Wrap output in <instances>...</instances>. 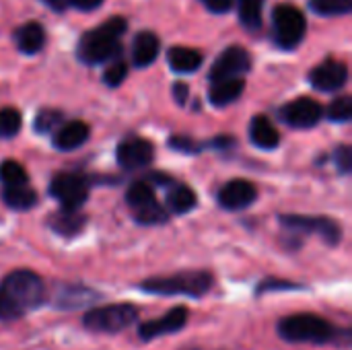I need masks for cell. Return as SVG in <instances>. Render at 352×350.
<instances>
[{
	"label": "cell",
	"mask_w": 352,
	"mask_h": 350,
	"mask_svg": "<svg viewBox=\"0 0 352 350\" xmlns=\"http://www.w3.org/2000/svg\"><path fill=\"white\" fill-rule=\"evenodd\" d=\"M85 225H87V215H82L80 210L62 208L50 215L47 219V227L62 237H76L85 229Z\"/></svg>",
	"instance_id": "ac0fdd59"
},
{
	"label": "cell",
	"mask_w": 352,
	"mask_h": 350,
	"mask_svg": "<svg viewBox=\"0 0 352 350\" xmlns=\"http://www.w3.org/2000/svg\"><path fill=\"white\" fill-rule=\"evenodd\" d=\"M0 182L4 186H21V184L29 182V173L19 161L6 159L0 163Z\"/></svg>",
	"instance_id": "83f0119b"
},
{
	"label": "cell",
	"mask_w": 352,
	"mask_h": 350,
	"mask_svg": "<svg viewBox=\"0 0 352 350\" xmlns=\"http://www.w3.org/2000/svg\"><path fill=\"white\" fill-rule=\"evenodd\" d=\"M47 303L43 278L33 270H12L0 281V322H16Z\"/></svg>",
	"instance_id": "6da1fadb"
},
{
	"label": "cell",
	"mask_w": 352,
	"mask_h": 350,
	"mask_svg": "<svg viewBox=\"0 0 352 350\" xmlns=\"http://www.w3.org/2000/svg\"><path fill=\"white\" fill-rule=\"evenodd\" d=\"M328 120L336 122V124H346L352 118V99L349 95L344 97H336L330 105H328Z\"/></svg>",
	"instance_id": "1f68e13d"
},
{
	"label": "cell",
	"mask_w": 352,
	"mask_h": 350,
	"mask_svg": "<svg viewBox=\"0 0 352 350\" xmlns=\"http://www.w3.org/2000/svg\"><path fill=\"white\" fill-rule=\"evenodd\" d=\"M309 6L322 17H344L352 12V0H309Z\"/></svg>",
	"instance_id": "4316f807"
},
{
	"label": "cell",
	"mask_w": 352,
	"mask_h": 350,
	"mask_svg": "<svg viewBox=\"0 0 352 350\" xmlns=\"http://www.w3.org/2000/svg\"><path fill=\"white\" fill-rule=\"evenodd\" d=\"M140 311L132 303H111L103 307H93L82 316V326L95 334H118L134 326Z\"/></svg>",
	"instance_id": "5b68a950"
},
{
	"label": "cell",
	"mask_w": 352,
	"mask_h": 350,
	"mask_svg": "<svg viewBox=\"0 0 352 350\" xmlns=\"http://www.w3.org/2000/svg\"><path fill=\"white\" fill-rule=\"evenodd\" d=\"M200 2L214 14H225L233 8V0H200Z\"/></svg>",
	"instance_id": "74e56055"
},
{
	"label": "cell",
	"mask_w": 352,
	"mask_h": 350,
	"mask_svg": "<svg viewBox=\"0 0 352 350\" xmlns=\"http://www.w3.org/2000/svg\"><path fill=\"white\" fill-rule=\"evenodd\" d=\"M45 6H50L56 12H64L68 8L76 10H95L103 4V0H41Z\"/></svg>",
	"instance_id": "d6a6232c"
},
{
	"label": "cell",
	"mask_w": 352,
	"mask_h": 350,
	"mask_svg": "<svg viewBox=\"0 0 352 350\" xmlns=\"http://www.w3.org/2000/svg\"><path fill=\"white\" fill-rule=\"evenodd\" d=\"M202 54L194 47H184V45H175L167 52V62L171 66V70L179 72V74H188V72H196L202 66Z\"/></svg>",
	"instance_id": "7402d4cb"
},
{
	"label": "cell",
	"mask_w": 352,
	"mask_h": 350,
	"mask_svg": "<svg viewBox=\"0 0 352 350\" xmlns=\"http://www.w3.org/2000/svg\"><path fill=\"white\" fill-rule=\"evenodd\" d=\"M171 93H173V99H175L177 105H186L188 103V95H190V87L186 83H173Z\"/></svg>",
	"instance_id": "f35d334b"
},
{
	"label": "cell",
	"mask_w": 352,
	"mask_h": 350,
	"mask_svg": "<svg viewBox=\"0 0 352 350\" xmlns=\"http://www.w3.org/2000/svg\"><path fill=\"white\" fill-rule=\"evenodd\" d=\"M250 68H252L250 52L245 47H241V45H229L212 62L208 78L210 80H217V78H237V76H243L245 72H250Z\"/></svg>",
	"instance_id": "8fae6325"
},
{
	"label": "cell",
	"mask_w": 352,
	"mask_h": 350,
	"mask_svg": "<svg viewBox=\"0 0 352 350\" xmlns=\"http://www.w3.org/2000/svg\"><path fill=\"white\" fill-rule=\"evenodd\" d=\"M91 177L78 171H62L50 184V196L56 198L62 208L80 210V206L89 198Z\"/></svg>",
	"instance_id": "ba28073f"
},
{
	"label": "cell",
	"mask_w": 352,
	"mask_h": 350,
	"mask_svg": "<svg viewBox=\"0 0 352 350\" xmlns=\"http://www.w3.org/2000/svg\"><path fill=\"white\" fill-rule=\"evenodd\" d=\"M278 116L291 128L307 130V128H314L320 124V120L324 118V107L311 97H299V99L287 103L285 107H280Z\"/></svg>",
	"instance_id": "30bf717a"
},
{
	"label": "cell",
	"mask_w": 352,
	"mask_h": 350,
	"mask_svg": "<svg viewBox=\"0 0 352 350\" xmlns=\"http://www.w3.org/2000/svg\"><path fill=\"white\" fill-rule=\"evenodd\" d=\"M101 295L95 289L76 285V283H66V285H58L52 293V297L47 295V301H52V305L56 309H78V307H89L91 303L99 301Z\"/></svg>",
	"instance_id": "4fadbf2b"
},
{
	"label": "cell",
	"mask_w": 352,
	"mask_h": 350,
	"mask_svg": "<svg viewBox=\"0 0 352 350\" xmlns=\"http://www.w3.org/2000/svg\"><path fill=\"white\" fill-rule=\"evenodd\" d=\"M210 89H208V101L214 107H225L231 105L233 101H237L243 95L245 89V80L241 76L237 78H217L210 80Z\"/></svg>",
	"instance_id": "e0dca14e"
},
{
	"label": "cell",
	"mask_w": 352,
	"mask_h": 350,
	"mask_svg": "<svg viewBox=\"0 0 352 350\" xmlns=\"http://www.w3.org/2000/svg\"><path fill=\"white\" fill-rule=\"evenodd\" d=\"M126 29H128V21L124 17H111L99 27L87 31L78 39V45H76L78 60L82 64L95 66V64H103L113 58H120L124 52L122 37Z\"/></svg>",
	"instance_id": "7a4b0ae2"
},
{
	"label": "cell",
	"mask_w": 352,
	"mask_h": 350,
	"mask_svg": "<svg viewBox=\"0 0 352 350\" xmlns=\"http://www.w3.org/2000/svg\"><path fill=\"white\" fill-rule=\"evenodd\" d=\"M303 287L285 278H264L258 287H256V295H264V293H276V291H301Z\"/></svg>",
	"instance_id": "e575fe53"
},
{
	"label": "cell",
	"mask_w": 352,
	"mask_h": 350,
	"mask_svg": "<svg viewBox=\"0 0 352 350\" xmlns=\"http://www.w3.org/2000/svg\"><path fill=\"white\" fill-rule=\"evenodd\" d=\"M21 130V113L14 107L0 109V138H12Z\"/></svg>",
	"instance_id": "f546056e"
},
{
	"label": "cell",
	"mask_w": 352,
	"mask_h": 350,
	"mask_svg": "<svg viewBox=\"0 0 352 350\" xmlns=\"http://www.w3.org/2000/svg\"><path fill=\"white\" fill-rule=\"evenodd\" d=\"M2 200L12 210H29V208H33L37 204V194L27 184H21V186H4Z\"/></svg>",
	"instance_id": "cb8c5ba5"
},
{
	"label": "cell",
	"mask_w": 352,
	"mask_h": 350,
	"mask_svg": "<svg viewBox=\"0 0 352 350\" xmlns=\"http://www.w3.org/2000/svg\"><path fill=\"white\" fill-rule=\"evenodd\" d=\"M12 37H14V43L21 54L33 56V54L41 52L45 45V29L35 21H29V23L16 27Z\"/></svg>",
	"instance_id": "d6986e66"
},
{
	"label": "cell",
	"mask_w": 352,
	"mask_h": 350,
	"mask_svg": "<svg viewBox=\"0 0 352 350\" xmlns=\"http://www.w3.org/2000/svg\"><path fill=\"white\" fill-rule=\"evenodd\" d=\"M169 146L177 153H190V155H196V153H202L204 151V142H196L188 136H173L169 138Z\"/></svg>",
	"instance_id": "d590c367"
},
{
	"label": "cell",
	"mask_w": 352,
	"mask_h": 350,
	"mask_svg": "<svg viewBox=\"0 0 352 350\" xmlns=\"http://www.w3.org/2000/svg\"><path fill=\"white\" fill-rule=\"evenodd\" d=\"M196 204H198V196H196V192L190 186L175 184L167 192V208L173 215H186V212L194 210Z\"/></svg>",
	"instance_id": "603a6c76"
},
{
	"label": "cell",
	"mask_w": 352,
	"mask_h": 350,
	"mask_svg": "<svg viewBox=\"0 0 352 350\" xmlns=\"http://www.w3.org/2000/svg\"><path fill=\"white\" fill-rule=\"evenodd\" d=\"M60 122H62V111H58V109H41L35 116L33 128L39 134H47V132H54Z\"/></svg>",
	"instance_id": "836d02e7"
},
{
	"label": "cell",
	"mask_w": 352,
	"mask_h": 350,
	"mask_svg": "<svg viewBox=\"0 0 352 350\" xmlns=\"http://www.w3.org/2000/svg\"><path fill=\"white\" fill-rule=\"evenodd\" d=\"M126 76H128V64L124 62V58L120 56V58H113V60H109V66L105 68V72H103V83L107 85V87H111V89H116V87H120L124 80H126Z\"/></svg>",
	"instance_id": "4dcf8cb0"
},
{
	"label": "cell",
	"mask_w": 352,
	"mask_h": 350,
	"mask_svg": "<svg viewBox=\"0 0 352 350\" xmlns=\"http://www.w3.org/2000/svg\"><path fill=\"white\" fill-rule=\"evenodd\" d=\"M89 132L91 130L85 122L72 120V122H66L64 126H60L58 130H54L52 144L58 151H74L89 140Z\"/></svg>",
	"instance_id": "2e32d148"
},
{
	"label": "cell",
	"mask_w": 352,
	"mask_h": 350,
	"mask_svg": "<svg viewBox=\"0 0 352 350\" xmlns=\"http://www.w3.org/2000/svg\"><path fill=\"white\" fill-rule=\"evenodd\" d=\"M349 80V68L340 60H326L309 72V83L322 93H334Z\"/></svg>",
	"instance_id": "5bb4252c"
},
{
	"label": "cell",
	"mask_w": 352,
	"mask_h": 350,
	"mask_svg": "<svg viewBox=\"0 0 352 350\" xmlns=\"http://www.w3.org/2000/svg\"><path fill=\"white\" fill-rule=\"evenodd\" d=\"M188 320H190L188 307L177 305L171 311H167L165 316L140 324L138 326V338L142 342H151V340H157V338L167 336V334H177L188 326Z\"/></svg>",
	"instance_id": "9c48e42d"
},
{
	"label": "cell",
	"mask_w": 352,
	"mask_h": 350,
	"mask_svg": "<svg viewBox=\"0 0 352 350\" xmlns=\"http://www.w3.org/2000/svg\"><path fill=\"white\" fill-rule=\"evenodd\" d=\"M214 285V276L208 270H184L169 276H153L138 283V289L159 297H192L202 299Z\"/></svg>",
	"instance_id": "3957f363"
},
{
	"label": "cell",
	"mask_w": 352,
	"mask_h": 350,
	"mask_svg": "<svg viewBox=\"0 0 352 350\" xmlns=\"http://www.w3.org/2000/svg\"><path fill=\"white\" fill-rule=\"evenodd\" d=\"M283 229L295 235H318L328 245H338L342 241V227L334 219L328 217H305V215H280L278 217Z\"/></svg>",
	"instance_id": "52a82bcc"
},
{
	"label": "cell",
	"mask_w": 352,
	"mask_h": 350,
	"mask_svg": "<svg viewBox=\"0 0 352 350\" xmlns=\"http://www.w3.org/2000/svg\"><path fill=\"white\" fill-rule=\"evenodd\" d=\"M155 200H157L155 190L146 182H134L126 192V202H128V206L132 210H138V208H142V206H146V204H151Z\"/></svg>",
	"instance_id": "484cf974"
},
{
	"label": "cell",
	"mask_w": 352,
	"mask_h": 350,
	"mask_svg": "<svg viewBox=\"0 0 352 350\" xmlns=\"http://www.w3.org/2000/svg\"><path fill=\"white\" fill-rule=\"evenodd\" d=\"M334 161H336V167L340 173H351L352 169V151L349 144H340L336 151H334Z\"/></svg>",
	"instance_id": "8d00e7d4"
},
{
	"label": "cell",
	"mask_w": 352,
	"mask_h": 350,
	"mask_svg": "<svg viewBox=\"0 0 352 350\" xmlns=\"http://www.w3.org/2000/svg\"><path fill=\"white\" fill-rule=\"evenodd\" d=\"M266 0H237V12L239 21L248 31H260L262 29V10Z\"/></svg>",
	"instance_id": "d4e9b609"
},
{
	"label": "cell",
	"mask_w": 352,
	"mask_h": 350,
	"mask_svg": "<svg viewBox=\"0 0 352 350\" xmlns=\"http://www.w3.org/2000/svg\"><path fill=\"white\" fill-rule=\"evenodd\" d=\"M132 212H134V221L140 225H163L169 221V212L157 200L138 210H132Z\"/></svg>",
	"instance_id": "f1b7e54d"
},
{
	"label": "cell",
	"mask_w": 352,
	"mask_h": 350,
	"mask_svg": "<svg viewBox=\"0 0 352 350\" xmlns=\"http://www.w3.org/2000/svg\"><path fill=\"white\" fill-rule=\"evenodd\" d=\"M307 19L293 4H278L272 10V33L280 50H295L305 39Z\"/></svg>",
	"instance_id": "8992f818"
},
{
	"label": "cell",
	"mask_w": 352,
	"mask_h": 350,
	"mask_svg": "<svg viewBox=\"0 0 352 350\" xmlns=\"http://www.w3.org/2000/svg\"><path fill=\"white\" fill-rule=\"evenodd\" d=\"M276 332L285 342L293 344H330L338 342L340 334L338 328H334L328 320L316 314L287 316L278 322Z\"/></svg>",
	"instance_id": "277c9868"
},
{
	"label": "cell",
	"mask_w": 352,
	"mask_h": 350,
	"mask_svg": "<svg viewBox=\"0 0 352 350\" xmlns=\"http://www.w3.org/2000/svg\"><path fill=\"white\" fill-rule=\"evenodd\" d=\"M250 138L256 146L272 151L280 144V134L266 116H256L250 124Z\"/></svg>",
	"instance_id": "44dd1931"
},
{
	"label": "cell",
	"mask_w": 352,
	"mask_h": 350,
	"mask_svg": "<svg viewBox=\"0 0 352 350\" xmlns=\"http://www.w3.org/2000/svg\"><path fill=\"white\" fill-rule=\"evenodd\" d=\"M153 157H155V146L146 138H140V136H130L122 140L116 153L118 165L126 171H136V169L151 165Z\"/></svg>",
	"instance_id": "7c38bea8"
},
{
	"label": "cell",
	"mask_w": 352,
	"mask_h": 350,
	"mask_svg": "<svg viewBox=\"0 0 352 350\" xmlns=\"http://www.w3.org/2000/svg\"><path fill=\"white\" fill-rule=\"evenodd\" d=\"M159 50H161L159 35L153 31H140L132 41V60L138 68H146L157 60Z\"/></svg>",
	"instance_id": "ffe728a7"
},
{
	"label": "cell",
	"mask_w": 352,
	"mask_h": 350,
	"mask_svg": "<svg viewBox=\"0 0 352 350\" xmlns=\"http://www.w3.org/2000/svg\"><path fill=\"white\" fill-rule=\"evenodd\" d=\"M256 198H258V188L248 179H231L217 194V200L225 210H243L252 206Z\"/></svg>",
	"instance_id": "9a60e30c"
}]
</instances>
